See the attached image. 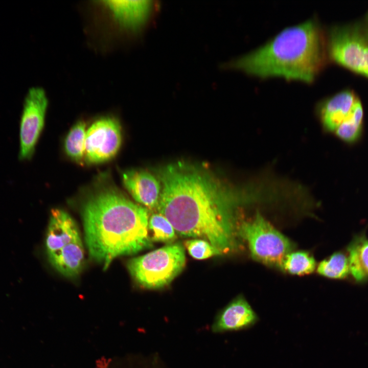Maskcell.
Instances as JSON below:
<instances>
[{"instance_id": "6da1fadb", "label": "cell", "mask_w": 368, "mask_h": 368, "mask_svg": "<svg viewBox=\"0 0 368 368\" xmlns=\"http://www.w3.org/2000/svg\"><path fill=\"white\" fill-rule=\"evenodd\" d=\"M156 173L162 186L158 213L179 235L204 240L221 254L238 245L237 209L266 198L262 182L235 188L206 167L185 162L165 165Z\"/></svg>"}, {"instance_id": "7a4b0ae2", "label": "cell", "mask_w": 368, "mask_h": 368, "mask_svg": "<svg viewBox=\"0 0 368 368\" xmlns=\"http://www.w3.org/2000/svg\"><path fill=\"white\" fill-rule=\"evenodd\" d=\"M84 238L90 258L105 270L116 258L152 246L148 209L117 189L95 191L82 208Z\"/></svg>"}, {"instance_id": "3957f363", "label": "cell", "mask_w": 368, "mask_h": 368, "mask_svg": "<svg viewBox=\"0 0 368 368\" xmlns=\"http://www.w3.org/2000/svg\"><path fill=\"white\" fill-rule=\"evenodd\" d=\"M327 56L326 36L318 22L310 19L285 28L233 65L261 78L280 77L310 83L322 70Z\"/></svg>"}, {"instance_id": "277c9868", "label": "cell", "mask_w": 368, "mask_h": 368, "mask_svg": "<svg viewBox=\"0 0 368 368\" xmlns=\"http://www.w3.org/2000/svg\"><path fill=\"white\" fill-rule=\"evenodd\" d=\"M45 248L51 264L61 274L75 277L83 266L84 251L77 224L66 212L51 210Z\"/></svg>"}, {"instance_id": "5b68a950", "label": "cell", "mask_w": 368, "mask_h": 368, "mask_svg": "<svg viewBox=\"0 0 368 368\" xmlns=\"http://www.w3.org/2000/svg\"><path fill=\"white\" fill-rule=\"evenodd\" d=\"M326 37L332 61L368 78V12L356 21L332 26Z\"/></svg>"}, {"instance_id": "8992f818", "label": "cell", "mask_w": 368, "mask_h": 368, "mask_svg": "<svg viewBox=\"0 0 368 368\" xmlns=\"http://www.w3.org/2000/svg\"><path fill=\"white\" fill-rule=\"evenodd\" d=\"M185 264L183 246L175 243L132 258L127 266L140 285L157 289L169 285L182 271Z\"/></svg>"}, {"instance_id": "52a82bcc", "label": "cell", "mask_w": 368, "mask_h": 368, "mask_svg": "<svg viewBox=\"0 0 368 368\" xmlns=\"http://www.w3.org/2000/svg\"><path fill=\"white\" fill-rule=\"evenodd\" d=\"M238 234L247 243L252 257L268 265L281 267L284 258L293 248L290 240L259 212L253 217L240 222Z\"/></svg>"}, {"instance_id": "ba28073f", "label": "cell", "mask_w": 368, "mask_h": 368, "mask_svg": "<svg viewBox=\"0 0 368 368\" xmlns=\"http://www.w3.org/2000/svg\"><path fill=\"white\" fill-rule=\"evenodd\" d=\"M48 99L45 90L39 86L31 87L23 103L19 126L21 160L31 158L44 127Z\"/></svg>"}, {"instance_id": "9c48e42d", "label": "cell", "mask_w": 368, "mask_h": 368, "mask_svg": "<svg viewBox=\"0 0 368 368\" xmlns=\"http://www.w3.org/2000/svg\"><path fill=\"white\" fill-rule=\"evenodd\" d=\"M121 126L116 119L103 117L95 121L86 130L84 160L98 164L113 158L122 144Z\"/></svg>"}, {"instance_id": "30bf717a", "label": "cell", "mask_w": 368, "mask_h": 368, "mask_svg": "<svg viewBox=\"0 0 368 368\" xmlns=\"http://www.w3.org/2000/svg\"><path fill=\"white\" fill-rule=\"evenodd\" d=\"M259 318L242 296L229 302L216 315L211 326L216 333L246 330L254 327Z\"/></svg>"}, {"instance_id": "8fae6325", "label": "cell", "mask_w": 368, "mask_h": 368, "mask_svg": "<svg viewBox=\"0 0 368 368\" xmlns=\"http://www.w3.org/2000/svg\"><path fill=\"white\" fill-rule=\"evenodd\" d=\"M122 180L135 201L146 209L156 208L162 190L156 176L146 170L131 169L123 173Z\"/></svg>"}, {"instance_id": "7c38bea8", "label": "cell", "mask_w": 368, "mask_h": 368, "mask_svg": "<svg viewBox=\"0 0 368 368\" xmlns=\"http://www.w3.org/2000/svg\"><path fill=\"white\" fill-rule=\"evenodd\" d=\"M355 92L350 89L342 90L322 102L319 114L324 126L335 131L351 111L359 99Z\"/></svg>"}, {"instance_id": "4fadbf2b", "label": "cell", "mask_w": 368, "mask_h": 368, "mask_svg": "<svg viewBox=\"0 0 368 368\" xmlns=\"http://www.w3.org/2000/svg\"><path fill=\"white\" fill-rule=\"evenodd\" d=\"M116 21L121 26L134 29L143 21L148 7L146 2L139 1H105Z\"/></svg>"}, {"instance_id": "5bb4252c", "label": "cell", "mask_w": 368, "mask_h": 368, "mask_svg": "<svg viewBox=\"0 0 368 368\" xmlns=\"http://www.w3.org/2000/svg\"><path fill=\"white\" fill-rule=\"evenodd\" d=\"M350 273L358 282L368 280V239L356 237L348 247Z\"/></svg>"}, {"instance_id": "9a60e30c", "label": "cell", "mask_w": 368, "mask_h": 368, "mask_svg": "<svg viewBox=\"0 0 368 368\" xmlns=\"http://www.w3.org/2000/svg\"><path fill=\"white\" fill-rule=\"evenodd\" d=\"M86 133L85 122L80 120L71 128L65 140L66 154L78 163H81L84 159Z\"/></svg>"}, {"instance_id": "2e32d148", "label": "cell", "mask_w": 368, "mask_h": 368, "mask_svg": "<svg viewBox=\"0 0 368 368\" xmlns=\"http://www.w3.org/2000/svg\"><path fill=\"white\" fill-rule=\"evenodd\" d=\"M363 116L362 105L359 99L347 118L335 130L336 135L347 142L355 140L360 134Z\"/></svg>"}, {"instance_id": "e0dca14e", "label": "cell", "mask_w": 368, "mask_h": 368, "mask_svg": "<svg viewBox=\"0 0 368 368\" xmlns=\"http://www.w3.org/2000/svg\"><path fill=\"white\" fill-rule=\"evenodd\" d=\"M316 266L314 258L305 251L290 252L286 255L281 268L289 273L304 275L312 273Z\"/></svg>"}, {"instance_id": "ac0fdd59", "label": "cell", "mask_w": 368, "mask_h": 368, "mask_svg": "<svg viewBox=\"0 0 368 368\" xmlns=\"http://www.w3.org/2000/svg\"><path fill=\"white\" fill-rule=\"evenodd\" d=\"M317 271L329 278H344L350 273L348 258L342 252L334 253L319 263Z\"/></svg>"}, {"instance_id": "d6986e66", "label": "cell", "mask_w": 368, "mask_h": 368, "mask_svg": "<svg viewBox=\"0 0 368 368\" xmlns=\"http://www.w3.org/2000/svg\"><path fill=\"white\" fill-rule=\"evenodd\" d=\"M148 229L152 233V241L169 242L176 238L175 231L171 222L159 213L149 217Z\"/></svg>"}, {"instance_id": "ffe728a7", "label": "cell", "mask_w": 368, "mask_h": 368, "mask_svg": "<svg viewBox=\"0 0 368 368\" xmlns=\"http://www.w3.org/2000/svg\"><path fill=\"white\" fill-rule=\"evenodd\" d=\"M185 246L190 256L197 260L221 255L211 243L201 239L188 240L185 242Z\"/></svg>"}]
</instances>
